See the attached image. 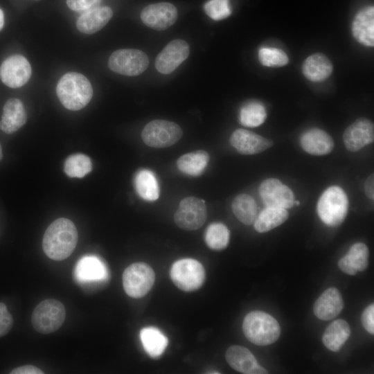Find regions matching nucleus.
Listing matches in <instances>:
<instances>
[{
  "mask_svg": "<svg viewBox=\"0 0 374 374\" xmlns=\"http://www.w3.org/2000/svg\"><path fill=\"white\" fill-rule=\"evenodd\" d=\"M78 240L75 224L67 218H59L46 229L42 240L43 250L49 258L63 260L73 252Z\"/></svg>",
  "mask_w": 374,
  "mask_h": 374,
  "instance_id": "obj_1",
  "label": "nucleus"
},
{
  "mask_svg": "<svg viewBox=\"0 0 374 374\" xmlns=\"http://www.w3.org/2000/svg\"><path fill=\"white\" fill-rule=\"evenodd\" d=\"M56 93L65 108L78 111L89 103L93 96V89L89 80L84 75L69 72L60 79Z\"/></svg>",
  "mask_w": 374,
  "mask_h": 374,
  "instance_id": "obj_2",
  "label": "nucleus"
},
{
  "mask_svg": "<svg viewBox=\"0 0 374 374\" xmlns=\"http://www.w3.org/2000/svg\"><path fill=\"white\" fill-rule=\"evenodd\" d=\"M242 330L247 339L258 346L273 344L280 335L278 321L262 311H253L247 314L243 320Z\"/></svg>",
  "mask_w": 374,
  "mask_h": 374,
  "instance_id": "obj_3",
  "label": "nucleus"
},
{
  "mask_svg": "<svg viewBox=\"0 0 374 374\" xmlns=\"http://www.w3.org/2000/svg\"><path fill=\"white\" fill-rule=\"evenodd\" d=\"M317 213L328 226H337L345 220L348 211V199L339 186H332L321 195L317 203Z\"/></svg>",
  "mask_w": 374,
  "mask_h": 374,
  "instance_id": "obj_4",
  "label": "nucleus"
},
{
  "mask_svg": "<svg viewBox=\"0 0 374 374\" xmlns=\"http://www.w3.org/2000/svg\"><path fill=\"white\" fill-rule=\"evenodd\" d=\"M66 317L64 305L59 301L48 299L40 302L34 309L31 323L34 329L42 334H49L58 330Z\"/></svg>",
  "mask_w": 374,
  "mask_h": 374,
  "instance_id": "obj_5",
  "label": "nucleus"
},
{
  "mask_svg": "<svg viewBox=\"0 0 374 374\" xmlns=\"http://www.w3.org/2000/svg\"><path fill=\"white\" fill-rule=\"evenodd\" d=\"M170 274L174 284L185 292L198 290L205 280L204 267L199 261L192 258H184L175 262Z\"/></svg>",
  "mask_w": 374,
  "mask_h": 374,
  "instance_id": "obj_6",
  "label": "nucleus"
},
{
  "mask_svg": "<svg viewBox=\"0 0 374 374\" xmlns=\"http://www.w3.org/2000/svg\"><path fill=\"white\" fill-rule=\"evenodd\" d=\"M154 279V272L150 265L145 262H135L125 269L123 285L128 296L139 299L150 290Z\"/></svg>",
  "mask_w": 374,
  "mask_h": 374,
  "instance_id": "obj_7",
  "label": "nucleus"
},
{
  "mask_svg": "<svg viewBox=\"0 0 374 374\" xmlns=\"http://www.w3.org/2000/svg\"><path fill=\"white\" fill-rule=\"evenodd\" d=\"M182 136L181 127L175 123L166 120H154L143 129L141 137L148 146L167 148L177 143Z\"/></svg>",
  "mask_w": 374,
  "mask_h": 374,
  "instance_id": "obj_8",
  "label": "nucleus"
},
{
  "mask_svg": "<svg viewBox=\"0 0 374 374\" xmlns=\"http://www.w3.org/2000/svg\"><path fill=\"white\" fill-rule=\"evenodd\" d=\"M148 65L147 55L134 48L117 50L112 53L108 60V66L112 71L127 76L141 74Z\"/></svg>",
  "mask_w": 374,
  "mask_h": 374,
  "instance_id": "obj_9",
  "label": "nucleus"
},
{
  "mask_svg": "<svg viewBox=\"0 0 374 374\" xmlns=\"http://www.w3.org/2000/svg\"><path fill=\"white\" fill-rule=\"evenodd\" d=\"M206 215L204 201L195 197H188L180 202L174 220L179 228L193 231L204 224Z\"/></svg>",
  "mask_w": 374,
  "mask_h": 374,
  "instance_id": "obj_10",
  "label": "nucleus"
},
{
  "mask_svg": "<svg viewBox=\"0 0 374 374\" xmlns=\"http://www.w3.org/2000/svg\"><path fill=\"white\" fill-rule=\"evenodd\" d=\"M31 76V66L27 59L21 55L7 57L0 66V78L11 88L24 85Z\"/></svg>",
  "mask_w": 374,
  "mask_h": 374,
  "instance_id": "obj_11",
  "label": "nucleus"
},
{
  "mask_svg": "<svg viewBox=\"0 0 374 374\" xmlns=\"http://www.w3.org/2000/svg\"><path fill=\"white\" fill-rule=\"evenodd\" d=\"M259 194L263 203L268 207L287 209L294 205L292 190L276 178L264 180L260 185Z\"/></svg>",
  "mask_w": 374,
  "mask_h": 374,
  "instance_id": "obj_12",
  "label": "nucleus"
},
{
  "mask_svg": "<svg viewBox=\"0 0 374 374\" xmlns=\"http://www.w3.org/2000/svg\"><path fill=\"white\" fill-rule=\"evenodd\" d=\"M177 18V8L168 2L150 4L145 7L141 13L143 24L157 30L168 28L175 24Z\"/></svg>",
  "mask_w": 374,
  "mask_h": 374,
  "instance_id": "obj_13",
  "label": "nucleus"
},
{
  "mask_svg": "<svg viewBox=\"0 0 374 374\" xmlns=\"http://www.w3.org/2000/svg\"><path fill=\"white\" fill-rule=\"evenodd\" d=\"M189 53L190 47L186 42L172 40L157 56L155 67L159 73L169 74L188 57Z\"/></svg>",
  "mask_w": 374,
  "mask_h": 374,
  "instance_id": "obj_14",
  "label": "nucleus"
},
{
  "mask_svg": "<svg viewBox=\"0 0 374 374\" xmlns=\"http://www.w3.org/2000/svg\"><path fill=\"white\" fill-rule=\"evenodd\" d=\"M374 126L373 122L366 118H360L350 124L344 131V145L350 152H357L373 142Z\"/></svg>",
  "mask_w": 374,
  "mask_h": 374,
  "instance_id": "obj_15",
  "label": "nucleus"
},
{
  "mask_svg": "<svg viewBox=\"0 0 374 374\" xmlns=\"http://www.w3.org/2000/svg\"><path fill=\"white\" fill-rule=\"evenodd\" d=\"M75 279L82 284H101L108 279V271L102 260L94 256L82 258L74 269Z\"/></svg>",
  "mask_w": 374,
  "mask_h": 374,
  "instance_id": "obj_16",
  "label": "nucleus"
},
{
  "mask_svg": "<svg viewBox=\"0 0 374 374\" xmlns=\"http://www.w3.org/2000/svg\"><path fill=\"white\" fill-rule=\"evenodd\" d=\"M230 143L239 153L247 155L260 153L273 145L271 140L244 129L235 130Z\"/></svg>",
  "mask_w": 374,
  "mask_h": 374,
  "instance_id": "obj_17",
  "label": "nucleus"
},
{
  "mask_svg": "<svg viewBox=\"0 0 374 374\" xmlns=\"http://www.w3.org/2000/svg\"><path fill=\"white\" fill-rule=\"evenodd\" d=\"M228 364L235 371L244 374H265L267 371L260 366L253 355L240 346L229 347L225 355Z\"/></svg>",
  "mask_w": 374,
  "mask_h": 374,
  "instance_id": "obj_18",
  "label": "nucleus"
},
{
  "mask_svg": "<svg viewBox=\"0 0 374 374\" xmlns=\"http://www.w3.org/2000/svg\"><path fill=\"white\" fill-rule=\"evenodd\" d=\"M300 145L303 150L310 154L323 156L332 152L334 141L324 130L311 128L302 134L300 137Z\"/></svg>",
  "mask_w": 374,
  "mask_h": 374,
  "instance_id": "obj_19",
  "label": "nucleus"
},
{
  "mask_svg": "<svg viewBox=\"0 0 374 374\" xmlns=\"http://www.w3.org/2000/svg\"><path fill=\"white\" fill-rule=\"evenodd\" d=\"M352 34L359 44L371 47L374 46V8L368 6L362 9L352 23Z\"/></svg>",
  "mask_w": 374,
  "mask_h": 374,
  "instance_id": "obj_20",
  "label": "nucleus"
},
{
  "mask_svg": "<svg viewBox=\"0 0 374 374\" xmlns=\"http://www.w3.org/2000/svg\"><path fill=\"white\" fill-rule=\"evenodd\" d=\"M344 308L339 291L335 287L325 290L314 305V313L319 319L328 321L336 317Z\"/></svg>",
  "mask_w": 374,
  "mask_h": 374,
  "instance_id": "obj_21",
  "label": "nucleus"
},
{
  "mask_svg": "<svg viewBox=\"0 0 374 374\" xmlns=\"http://www.w3.org/2000/svg\"><path fill=\"white\" fill-rule=\"evenodd\" d=\"M27 120L23 103L18 98L8 99L3 108L0 129L6 134H12L20 129Z\"/></svg>",
  "mask_w": 374,
  "mask_h": 374,
  "instance_id": "obj_22",
  "label": "nucleus"
},
{
  "mask_svg": "<svg viewBox=\"0 0 374 374\" xmlns=\"http://www.w3.org/2000/svg\"><path fill=\"white\" fill-rule=\"evenodd\" d=\"M113 15L108 6H98L84 12L76 21L78 30L84 34H93L102 29Z\"/></svg>",
  "mask_w": 374,
  "mask_h": 374,
  "instance_id": "obj_23",
  "label": "nucleus"
},
{
  "mask_svg": "<svg viewBox=\"0 0 374 374\" xmlns=\"http://www.w3.org/2000/svg\"><path fill=\"white\" fill-rule=\"evenodd\" d=\"M333 71L330 60L323 54L314 53L306 58L302 66L304 76L312 82H323Z\"/></svg>",
  "mask_w": 374,
  "mask_h": 374,
  "instance_id": "obj_24",
  "label": "nucleus"
},
{
  "mask_svg": "<svg viewBox=\"0 0 374 374\" xmlns=\"http://www.w3.org/2000/svg\"><path fill=\"white\" fill-rule=\"evenodd\" d=\"M350 335L348 323L343 319L332 322L326 329L322 340L325 346L334 352L340 350Z\"/></svg>",
  "mask_w": 374,
  "mask_h": 374,
  "instance_id": "obj_25",
  "label": "nucleus"
},
{
  "mask_svg": "<svg viewBox=\"0 0 374 374\" xmlns=\"http://www.w3.org/2000/svg\"><path fill=\"white\" fill-rule=\"evenodd\" d=\"M209 161V155L204 150H196L181 156L177 161L178 169L190 176L201 175Z\"/></svg>",
  "mask_w": 374,
  "mask_h": 374,
  "instance_id": "obj_26",
  "label": "nucleus"
},
{
  "mask_svg": "<svg viewBox=\"0 0 374 374\" xmlns=\"http://www.w3.org/2000/svg\"><path fill=\"white\" fill-rule=\"evenodd\" d=\"M289 217L285 208L266 206L254 221V229L259 233L267 232L285 222Z\"/></svg>",
  "mask_w": 374,
  "mask_h": 374,
  "instance_id": "obj_27",
  "label": "nucleus"
},
{
  "mask_svg": "<svg viewBox=\"0 0 374 374\" xmlns=\"http://www.w3.org/2000/svg\"><path fill=\"white\" fill-rule=\"evenodd\" d=\"M136 193L144 200L153 202L159 196V187L154 174L147 169L140 170L134 178Z\"/></svg>",
  "mask_w": 374,
  "mask_h": 374,
  "instance_id": "obj_28",
  "label": "nucleus"
},
{
  "mask_svg": "<svg viewBox=\"0 0 374 374\" xmlns=\"http://www.w3.org/2000/svg\"><path fill=\"white\" fill-rule=\"evenodd\" d=\"M140 337L145 350L153 358L160 357L168 345L167 337L154 327L143 328Z\"/></svg>",
  "mask_w": 374,
  "mask_h": 374,
  "instance_id": "obj_29",
  "label": "nucleus"
},
{
  "mask_svg": "<svg viewBox=\"0 0 374 374\" xmlns=\"http://www.w3.org/2000/svg\"><path fill=\"white\" fill-rule=\"evenodd\" d=\"M238 118L239 122L244 126L249 127H258L267 118L266 108L258 100H249L241 107Z\"/></svg>",
  "mask_w": 374,
  "mask_h": 374,
  "instance_id": "obj_30",
  "label": "nucleus"
},
{
  "mask_svg": "<svg viewBox=\"0 0 374 374\" xmlns=\"http://www.w3.org/2000/svg\"><path fill=\"white\" fill-rule=\"evenodd\" d=\"M232 211L235 216L246 225L252 224L257 217V206L254 199L247 194H240L233 200Z\"/></svg>",
  "mask_w": 374,
  "mask_h": 374,
  "instance_id": "obj_31",
  "label": "nucleus"
},
{
  "mask_svg": "<svg viewBox=\"0 0 374 374\" xmlns=\"http://www.w3.org/2000/svg\"><path fill=\"white\" fill-rule=\"evenodd\" d=\"M229 236V231L224 224L215 222L208 226L205 233V242L210 249L220 251L227 247Z\"/></svg>",
  "mask_w": 374,
  "mask_h": 374,
  "instance_id": "obj_32",
  "label": "nucleus"
},
{
  "mask_svg": "<svg viewBox=\"0 0 374 374\" xmlns=\"http://www.w3.org/2000/svg\"><path fill=\"white\" fill-rule=\"evenodd\" d=\"M91 169V159L83 154H72L64 162V172L70 177L82 178L89 173Z\"/></svg>",
  "mask_w": 374,
  "mask_h": 374,
  "instance_id": "obj_33",
  "label": "nucleus"
},
{
  "mask_svg": "<svg viewBox=\"0 0 374 374\" xmlns=\"http://www.w3.org/2000/svg\"><path fill=\"white\" fill-rule=\"evenodd\" d=\"M258 60L260 64L268 67H281L289 62L285 51L274 47H262L258 51Z\"/></svg>",
  "mask_w": 374,
  "mask_h": 374,
  "instance_id": "obj_34",
  "label": "nucleus"
},
{
  "mask_svg": "<svg viewBox=\"0 0 374 374\" xmlns=\"http://www.w3.org/2000/svg\"><path fill=\"white\" fill-rule=\"evenodd\" d=\"M368 255L367 246L362 242H357L351 246L345 257L357 271H362L368 266Z\"/></svg>",
  "mask_w": 374,
  "mask_h": 374,
  "instance_id": "obj_35",
  "label": "nucleus"
},
{
  "mask_svg": "<svg viewBox=\"0 0 374 374\" xmlns=\"http://www.w3.org/2000/svg\"><path fill=\"white\" fill-rule=\"evenodd\" d=\"M204 9L209 17L216 21L224 19L231 14L229 0H209Z\"/></svg>",
  "mask_w": 374,
  "mask_h": 374,
  "instance_id": "obj_36",
  "label": "nucleus"
},
{
  "mask_svg": "<svg viewBox=\"0 0 374 374\" xmlns=\"http://www.w3.org/2000/svg\"><path fill=\"white\" fill-rule=\"evenodd\" d=\"M103 0H66L67 6L72 10L86 12L100 6Z\"/></svg>",
  "mask_w": 374,
  "mask_h": 374,
  "instance_id": "obj_37",
  "label": "nucleus"
},
{
  "mask_svg": "<svg viewBox=\"0 0 374 374\" xmlns=\"http://www.w3.org/2000/svg\"><path fill=\"white\" fill-rule=\"evenodd\" d=\"M13 325V319L6 305L0 303V337L9 332Z\"/></svg>",
  "mask_w": 374,
  "mask_h": 374,
  "instance_id": "obj_38",
  "label": "nucleus"
},
{
  "mask_svg": "<svg viewBox=\"0 0 374 374\" xmlns=\"http://www.w3.org/2000/svg\"><path fill=\"white\" fill-rule=\"evenodd\" d=\"M362 323L364 328L370 333H374V305H369L362 312Z\"/></svg>",
  "mask_w": 374,
  "mask_h": 374,
  "instance_id": "obj_39",
  "label": "nucleus"
},
{
  "mask_svg": "<svg viewBox=\"0 0 374 374\" xmlns=\"http://www.w3.org/2000/svg\"><path fill=\"white\" fill-rule=\"evenodd\" d=\"M11 374H42L44 372L33 365H26L13 369Z\"/></svg>",
  "mask_w": 374,
  "mask_h": 374,
  "instance_id": "obj_40",
  "label": "nucleus"
},
{
  "mask_svg": "<svg viewBox=\"0 0 374 374\" xmlns=\"http://www.w3.org/2000/svg\"><path fill=\"white\" fill-rule=\"evenodd\" d=\"M338 266L342 271L348 275H355L357 273V270L351 265L345 256L339 260Z\"/></svg>",
  "mask_w": 374,
  "mask_h": 374,
  "instance_id": "obj_41",
  "label": "nucleus"
},
{
  "mask_svg": "<svg viewBox=\"0 0 374 374\" xmlns=\"http://www.w3.org/2000/svg\"><path fill=\"white\" fill-rule=\"evenodd\" d=\"M365 193L366 196L373 200L374 198V177L373 174L371 175L365 181Z\"/></svg>",
  "mask_w": 374,
  "mask_h": 374,
  "instance_id": "obj_42",
  "label": "nucleus"
},
{
  "mask_svg": "<svg viewBox=\"0 0 374 374\" xmlns=\"http://www.w3.org/2000/svg\"><path fill=\"white\" fill-rule=\"evenodd\" d=\"M4 24V16L3 11L0 9V30L2 29Z\"/></svg>",
  "mask_w": 374,
  "mask_h": 374,
  "instance_id": "obj_43",
  "label": "nucleus"
},
{
  "mask_svg": "<svg viewBox=\"0 0 374 374\" xmlns=\"http://www.w3.org/2000/svg\"><path fill=\"white\" fill-rule=\"evenodd\" d=\"M2 157H3L2 148L0 144V161L1 160Z\"/></svg>",
  "mask_w": 374,
  "mask_h": 374,
  "instance_id": "obj_44",
  "label": "nucleus"
},
{
  "mask_svg": "<svg viewBox=\"0 0 374 374\" xmlns=\"http://www.w3.org/2000/svg\"><path fill=\"white\" fill-rule=\"evenodd\" d=\"M294 204L299 206L300 204V202L299 201H294Z\"/></svg>",
  "mask_w": 374,
  "mask_h": 374,
  "instance_id": "obj_45",
  "label": "nucleus"
},
{
  "mask_svg": "<svg viewBox=\"0 0 374 374\" xmlns=\"http://www.w3.org/2000/svg\"><path fill=\"white\" fill-rule=\"evenodd\" d=\"M35 1H39V0H35Z\"/></svg>",
  "mask_w": 374,
  "mask_h": 374,
  "instance_id": "obj_46",
  "label": "nucleus"
}]
</instances>
